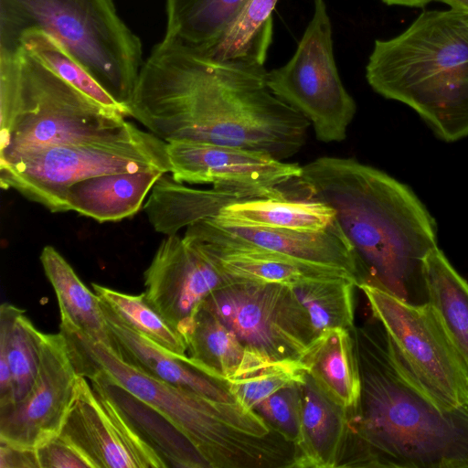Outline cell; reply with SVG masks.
Here are the masks:
<instances>
[{
    "label": "cell",
    "mask_w": 468,
    "mask_h": 468,
    "mask_svg": "<svg viewBox=\"0 0 468 468\" xmlns=\"http://www.w3.org/2000/svg\"><path fill=\"white\" fill-rule=\"evenodd\" d=\"M265 62L219 59L164 40L144 62L128 117L166 143L257 151L284 160L303 146L308 120L276 97Z\"/></svg>",
    "instance_id": "6da1fadb"
},
{
    "label": "cell",
    "mask_w": 468,
    "mask_h": 468,
    "mask_svg": "<svg viewBox=\"0 0 468 468\" xmlns=\"http://www.w3.org/2000/svg\"><path fill=\"white\" fill-rule=\"evenodd\" d=\"M359 372L338 467L468 468V408L429 395L373 316L350 330Z\"/></svg>",
    "instance_id": "7a4b0ae2"
},
{
    "label": "cell",
    "mask_w": 468,
    "mask_h": 468,
    "mask_svg": "<svg viewBox=\"0 0 468 468\" xmlns=\"http://www.w3.org/2000/svg\"><path fill=\"white\" fill-rule=\"evenodd\" d=\"M294 184L301 194L293 198L334 209L356 256L359 284L412 305L430 303L426 261L439 248L437 227L410 187L354 158L335 156L302 166Z\"/></svg>",
    "instance_id": "3957f363"
},
{
    "label": "cell",
    "mask_w": 468,
    "mask_h": 468,
    "mask_svg": "<svg viewBox=\"0 0 468 468\" xmlns=\"http://www.w3.org/2000/svg\"><path fill=\"white\" fill-rule=\"evenodd\" d=\"M78 375L119 385L172 424L208 468H294L295 444L255 410L176 387L123 361L109 346L60 323Z\"/></svg>",
    "instance_id": "277c9868"
},
{
    "label": "cell",
    "mask_w": 468,
    "mask_h": 468,
    "mask_svg": "<svg viewBox=\"0 0 468 468\" xmlns=\"http://www.w3.org/2000/svg\"><path fill=\"white\" fill-rule=\"evenodd\" d=\"M366 79L416 111L445 141L468 135V14L426 10L400 34L376 39Z\"/></svg>",
    "instance_id": "5b68a950"
},
{
    "label": "cell",
    "mask_w": 468,
    "mask_h": 468,
    "mask_svg": "<svg viewBox=\"0 0 468 468\" xmlns=\"http://www.w3.org/2000/svg\"><path fill=\"white\" fill-rule=\"evenodd\" d=\"M33 30L56 39L126 104L144 64L143 48L113 0H0V52H16L22 36Z\"/></svg>",
    "instance_id": "8992f818"
},
{
    "label": "cell",
    "mask_w": 468,
    "mask_h": 468,
    "mask_svg": "<svg viewBox=\"0 0 468 468\" xmlns=\"http://www.w3.org/2000/svg\"><path fill=\"white\" fill-rule=\"evenodd\" d=\"M0 165L31 150L110 133L125 123L23 47L0 52Z\"/></svg>",
    "instance_id": "52a82bcc"
},
{
    "label": "cell",
    "mask_w": 468,
    "mask_h": 468,
    "mask_svg": "<svg viewBox=\"0 0 468 468\" xmlns=\"http://www.w3.org/2000/svg\"><path fill=\"white\" fill-rule=\"evenodd\" d=\"M167 143L131 122L110 133L25 152L0 165V185L51 212H65L69 187L95 176L160 169Z\"/></svg>",
    "instance_id": "ba28073f"
},
{
    "label": "cell",
    "mask_w": 468,
    "mask_h": 468,
    "mask_svg": "<svg viewBox=\"0 0 468 468\" xmlns=\"http://www.w3.org/2000/svg\"><path fill=\"white\" fill-rule=\"evenodd\" d=\"M357 288L414 380L441 404L468 408V362L433 307L407 303L370 284Z\"/></svg>",
    "instance_id": "9c48e42d"
},
{
    "label": "cell",
    "mask_w": 468,
    "mask_h": 468,
    "mask_svg": "<svg viewBox=\"0 0 468 468\" xmlns=\"http://www.w3.org/2000/svg\"><path fill=\"white\" fill-rule=\"evenodd\" d=\"M271 92L312 124L323 143L346 137L356 105L339 76L333 27L324 0H314V12L292 58L267 71Z\"/></svg>",
    "instance_id": "30bf717a"
},
{
    "label": "cell",
    "mask_w": 468,
    "mask_h": 468,
    "mask_svg": "<svg viewBox=\"0 0 468 468\" xmlns=\"http://www.w3.org/2000/svg\"><path fill=\"white\" fill-rule=\"evenodd\" d=\"M202 307L232 330L250 350L270 360H301L317 337L290 285L227 282Z\"/></svg>",
    "instance_id": "8fae6325"
},
{
    "label": "cell",
    "mask_w": 468,
    "mask_h": 468,
    "mask_svg": "<svg viewBox=\"0 0 468 468\" xmlns=\"http://www.w3.org/2000/svg\"><path fill=\"white\" fill-rule=\"evenodd\" d=\"M172 178L181 184H210L239 200L288 197L302 166L271 154L241 148L192 142L167 143Z\"/></svg>",
    "instance_id": "7c38bea8"
},
{
    "label": "cell",
    "mask_w": 468,
    "mask_h": 468,
    "mask_svg": "<svg viewBox=\"0 0 468 468\" xmlns=\"http://www.w3.org/2000/svg\"><path fill=\"white\" fill-rule=\"evenodd\" d=\"M78 377L62 333L41 332L39 365L31 388L21 399L0 407V442L37 449L58 436Z\"/></svg>",
    "instance_id": "4fadbf2b"
},
{
    "label": "cell",
    "mask_w": 468,
    "mask_h": 468,
    "mask_svg": "<svg viewBox=\"0 0 468 468\" xmlns=\"http://www.w3.org/2000/svg\"><path fill=\"white\" fill-rule=\"evenodd\" d=\"M58 435L91 468H167L115 404L80 375Z\"/></svg>",
    "instance_id": "5bb4252c"
},
{
    "label": "cell",
    "mask_w": 468,
    "mask_h": 468,
    "mask_svg": "<svg viewBox=\"0 0 468 468\" xmlns=\"http://www.w3.org/2000/svg\"><path fill=\"white\" fill-rule=\"evenodd\" d=\"M144 280L148 301L184 337L207 296L227 282L204 251L177 234L162 240Z\"/></svg>",
    "instance_id": "9a60e30c"
},
{
    "label": "cell",
    "mask_w": 468,
    "mask_h": 468,
    "mask_svg": "<svg viewBox=\"0 0 468 468\" xmlns=\"http://www.w3.org/2000/svg\"><path fill=\"white\" fill-rule=\"evenodd\" d=\"M183 238L204 251L227 282L291 285L308 279L344 276L356 283L343 270L229 240L217 233L206 220L187 227Z\"/></svg>",
    "instance_id": "2e32d148"
},
{
    "label": "cell",
    "mask_w": 468,
    "mask_h": 468,
    "mask_svg": "<svg viewBox=\"0 0 468 468\" xmlns=\"http://www.w3.org/2000/svg\"><path fill=\"white\" fill-rule=\"evenodd\" d=\"M222 237L248 246L283 254L303 261L343 270L360 282L356 256L336 221L321 231H297L239 225L206 218Z\"/></svg>",
    "instance_id": "e0dca14e"
},
{
    "label": "cell",
    "mask_w": 468,
    "mask_h": 468,
    "mask_svg": "<svg viewBox=\"0 0 468 468\" xmlns=\"http://www.w3.org/2000/svg\"><path fill=\"white\" fill-rule=\"evenodd\" d=\"M109 346L126 363L169 384L221 401H235L228 384L213 378L181 356L126 325L101 300Z\"/></svg>",
    "instance_id": "ac0fdd59"
},
{
    "label": "cell",
    "mask_w": 468,
    "mask_h": 468,
    "mask_svg": "<svg viewBox=\"0 0 468 468\" xmlns=\"http://www.w3.org/2000/svg\"><path fill=\"white\" fill-rule=\"evenodd\" d=\"M301 424L294 468H337L346 436V410L309 373L301 384Z\"/></svg>",
    "instance_id": "d6986e66"
},
{
    "label": "cell",
    "mask_w": 468,
    "mask_h": 468,
    "mask_svg": "<svg viewBox=\"0 0 468 468\" xmlns=\"http://www.w3.org/2000/svg\"><path fill=\"white\" fill-rule=\"evenodd\" d=\"M160 169L122 172L78 182L68 188L65 212L76 211L99 222L119 221L142 208L155 183L164 176Z\"/></svg>",
    "instance_id": "ffe728a7"
},
{
    "label": "cell",
    "mask_w": 468,
    "mask_h": 468,
    "mask_svg": "<svg viewBox=\"0 0 468 468\" xmlns=\"http://www.w3.org/2000/svg\"><path fill=\"white\" fill-rule=\"evenodd\" d=\"M185 339L191 363L221 381L248 377L273 362L247 348L232 330L202 306Z\"/></svg>",
    "instance_id": "44dd1931"
},
{
    "label": "cell",
    "mask_w": 468,
    "mask_h": 468,
    "mask_svg": "<svg viewBox=\"0 0 468 468\" xmlns=\"http://www.w3.org/2000/svg\"><path fill=\"white\" fill-rule=\"evenodd\" d=\"M88 379L115 404L167 467L208 468L193 445L154 410L102 376L93 375Z\"/></svg>",
    "instance_id": "7402d4cb"
},
{
    "label": "cell",
    "mask_w": 468,
    "mask_h": 468,
    "mask_svg": "<svg viewBox=\"0 0 468 468\" xmlns=\"http://www.w3.org/2000/svg\"><path fill=\"white\" fill-rule=\"evenodd\" d=\"M237 201L240 200L227 192L186 186L165 174L148 195L144 210L154 229L168 236L216 217Z\"/></svg>",
    "instance_id": "603a6c76"
},
{
    "label": "cell",
    "mask_w": 468,
    "mask_h": 468,
    "mask_svg": "<svg viewBox=\"0 0 468 468\" xmlns=\"http://www.w3.org/2000/svg\"><path fill=\"white\" fill-rule=\"evenodd\" d=\"M302 361L322 391L347 410L358 399L360 379L350 330L336 328L322 333Z\"/></svg>",
    "instance_id": "cb8c5ba5"
},
{
    "label": "cell",
    "mask_w": 468,
    "mask_h": 468,
    "mask_svg": "<svg viewBox=\"0 0 468 468\" xmlns=\"http://www.w3.org/2000/svg\"><path fill=\"white\" fill-rule=\"evenodd\" d=\"M249 0H166L164 41L206 52L232 26Z\"/></svg>",
    "instance_id": "d4e9b609"
},
{
    "label": "cell",
    "mask_w": 468,
    "mask_h": 468,
    "mask_svg": "<svg viewBox=\"0 0 468 468\" xmlns=\"http://www.w3.org/2000/svg\"><path fill=\"white\" fill-rule=\"evenodd\" d=\"M40 261L57 297L60 323L109 346V334L99 295L88 289L54 247L43 248Z\"/></svg>",
    "instance_id": "484cf974"
},
{
    "label": "cell",
    "mask_w": 468,
    "mask_h": 468,
    "mask_svg": "<svg viewBox=\"0 0 468 468\" xmlns=\"http://www.w3.org/2000/svg\"><path fill=\"white\" fill-rule=\"evenodd\" d=\"M214 218L239 225L297 231H321L335 222V211L326 204L292 197L237 201Z\"/></svg>",
    "instance_id": "4316f807"
},
{
    "label": "cell",
    "mask_w": 468,
    "mask_h": 468,
    "mask_svg": "<svg viewBox=\"0 0 468 468\" xmlns=\"http://www.w3.org/2000/svg\"><path fill=\"white\" fill-rule=\"evenodd\" d=\"M430 304L468 362V282L437 248L427 258Z\"/></svg>",
    "instance_id": "83f0119b"
},
{
    "label": "cell",
    "mask_w": 468,
    "mask_h": 468,
    "mask_svg": "<svg viewBox=\"0 0 468 468\" xmlns=\"http://www.w3.org/2000/svg\"><path fill=\"white\" fill-rule=\"evenodd\" d=\"M41 331L25 311L9 303L0 306V362L8 363L13 384V403L31 388L39 365ZM12 404V403H11Z\"/></svg>",
    "instance_id": "f1b7e54d"
},
{
    "label": "cell",
    "mask_w": 468,
    "mask_h": 468,
    "mask_svg": "<svg viewBox=\"0 0 468 468\" xmlns=\"http://www.w3.org/2000/svg\"><path fill=\"white\" fill-rule=\"evenodd\" d=\"M305 308L316 336L355 326L354 290L356 283L344 276L304 280L290 285Z\"/></svg>",
    "instance_id": "f546056e"
},
{
    "label": "cell",
    "mask_w": 468,
    "mask_h": 468,
    "mask_svg": "<svg viewBox=\"0 0 468 468\" xmlns=\"http://www.w3.org/2000/svg\"><path fill=\"white\" fill-rule=\"evenodd\" d=\"M21 47L59 78L106 110L128 117L126 106L50 36L37 30L26 32L21 38Z\"/></svg>",
    "instance_id": "4dcf8cb0"
},
{
    "label": "cell",
    "mask_w": 468,
    "mask_h": 468,
    "mask_svg": "<svg viewBox=\"0 0 468 468\" xmlns=\"http://www.w3.org/2000/svg\"><path fill=\"white\" fill-rule=\"evenodd\" d=\"M91 287L126 325L175 355L187 356L184 335L148 301L144 292L128 294L94 282Z\"/></svg>",
    "instance_id": "1f68e13d"
},
{
    "label": "cell",
    "mask_w": 468,
    "mask_h": 468,
    "mask_svg": "<svg viewBox=\"0 0 468 468\" xmlns=\"http://www.w3.org/2000/svg\"><path fill=\"white\" fill-rule=\"evenodd\" d=\"M278 2L249 0L221 40L202 53L219 59L253 58L265 62L272 37V13Z\"/></svg>",
    "instance_id": "d6a6232c"
},
{
    "label": "cell",
    "mask_w": 468,
    "mask_h": 468,
    "mask_svg": "<svg viewBox=\"0 0 468 468\" xmlns=\"http://www.w3.org/2000/svg\"><path fill=\"white\" fill-rule=\"evenodd\" d=\"M308 368L301 360L275 361L248 377L227 381L233 398L248 410L294 383L303 382Z\"/></svg>",
    "instance_id": "836d02e7"
},
{
    "label": "cell",
    "mask_w": 468,
    "mask_h": 468,
    "mask_svg": "<svg viewBox=\"0 0 468 468\" xmlns=\"http://www.w3.org/2000/svg\"><path fill=\"white\" fill-rule=\"evenodd\" d=\"M301 384L294 383L278 390L254 408L273 429L294 444L300 433Z\"/></svg>",
    "instance_id": "e575fe53"
},
{
    "label": "cell",
    "mask_w": 468,
    "mask_h": 468,
    "mask_svg": "<svg viewBox=\"0 0 468 468\" xmlns=\"http://www.w3.org/2000/svg\"><path fill=\"white\" fill-rule=\"evenodd\" d=\"M39 468H91L89 462L59 435L36 449Z\"/></svg>",
    "instance_id": "d590c367"
},
{
    "label": "cell",
    "mask_w": 468,
    "mask_h": 468,
    "mask_svg": "<svg viewBox=\"0 0 468 468\" xmlns=\"http://www.w3.org/2000/svg\"><path fill=\"white\" fill-rule=\"evenodd\" d=\"M0 468H39L36 449L0 442Z\"/></svg>",
    "instance_id": "8d00e7d4"
},
{
    "label": "cell",
    "mask_w": 468,
    "mask_h": 468,
    "mask_svg": "<svg viewBox=\"0 0 468 468\" xmlns=\"http://www.w3.org/2000/svg\"><path fill=\"white\" fill-rule=\"evenodd\" d=\"M388 5H401L408 7H424L433 1L446 4L451 8L458 9L468 14V0H381Z\"/></svg>",
    "instance_id": "74e56055"
}]
</instances>
